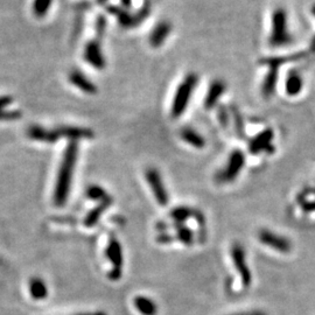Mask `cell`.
I'll use <instances>...</instances> for the list:
<instances>
[{
	"instance_id": "1",
	"label": "cell",
	"mask_w": 315,
	"mask_h": 315,
	"mask_svg": "<svg viewBox=\"0 0 315 315\" xmlns=\"http://www.w3.org/2000/svg\"><path fill=\"white\" fill-rule=\"evenodd\" d=\"M78 156V144L70 141L64 149L62 160H61L59 173L56 177L55 191H54V203L57 207H62L67 203L70 194L71 181H73L75 167H76Z\"/></svg>"
},
{
	"instance_id": "2",
	"label": "cell",
	"mask_w": 315,
	"mask_h": 315,
	"mask_svg": "<svg viewBox=\"0 0 315 315\" xmlns=\"http://www.w3.org/2000/svg\"><path fill=\"white\" fill-rule=\"evenodd\" d=\"M292 42V35L288 28V16L285 9L277 7L271 17V32L268 44L273 48H280Z\"/></svg>"
},
{
	"instance_id": "3",
	"label": "cell",
	"mask_w": 315,
	"mask_h": 315,
	"mask_svg": "<svg viewBox=\"0 0 315 315\" xmlns=\"http://www.w3.org/2000/svg\"><path fill=\"white\" fill-rule=\"evenodd\" d=\"M199 83V75L195 73H189L185 76L175 92L171 107V114L173 118L181 117L187 110L189 102H191L192 94L195 91Z\"/></svg>"
},
{
	"instance_id": "4",
	"label": "cell",
	"mask_w": 315,
	"mask_h": 315,
	"mask_svg": "<svg viewBox=\"0 0 315 315\" xmlns=\"http://www.w3.org/2000/svg\"><path fill=\"white\" fill-rule=\"evenodd\" d=\"M245 164V155L244 153L239 149H235L228 158L227 164L225 166L220 170L215 175V180L218 184H229L232 182L236 178L238 177V174L241 173L242 168L244 167Z\"/></svg>"
},
{
	"instance_id": "5",
	"label": "cell",
	"mask_w": 315,
	"mask_h": 315,
	"mask_svg": "<svg viewBox=\"0 0 315 315\" xmlns=\"http://www.w3.org/2000/svg\"><path fill=\"white\" fill-rule=\"evenodd\" d=\"M105 255L107 259L112 264V268L109 272V278L113 281L119 280L121 278V273H123L124 256L120 243L114 237H111L109 243H107Z\"/></svg>"
},
{
	"instance_id": "6",
	"label": "cell",
	"mask_w": 315,
	"mask_h": 315,
	"mask_svg": "<svg viewBox=\"0 0 315 315\" xmlns=\"http://www.w3.org/2000/svg\"><path fill=\"white\" fill-rule=\"evenodd\" d=\"M145 178L149 187L152 189L153 195H154L155 201L159 203L160 206H166L170 201V196H168L167 189L165 187L163 178L159 173V171L155 168H147L145 172Z\"/></svg>"
},
{
	"instance_id": "7",
	"label": "cell",
	"mask_w": 315,
	"mask_h": 315,
	"mask_svg": "<svg viewBox=\"0 0 315 315\" xmlns=\"http://www.w3.org/2000/svg\"><path fill=\"white\" fill-rule=\"evenodd\" d=\"M231 258L234 260V265L237 270L239 277L242 279L243 285L245 287H249L251 285L252 275L251 271L246 265V258H245V251L243 249L242 245L234 244L231 248Z\"/></svg>"
},
{
	"instance_id": "8",
	"label": "cell",
	"mask_w": 315,
	"mask_h": 315,
	"mask_svg": "<svg viewBox=\"0 0 315 315\" xmlns=\"http://www.w3.org/2000/svg\"><path fill=\"white\" fill-rule=\"evenodd\" d=\"M258 239L268 248L277 250L279 252L287 253L292 250V243L289 242V239L270 230H260L258 232Z\"/></svg>"
},
{
	"instance_id": "9",
	"label": "cell",
	"mask_w": 315,
	"mask_h": 315,
	"mask_svg": "<svg viewBox=\"0 0 315 315\" xmlns=\"http://www.w3.org/2000/svg\"><path fill=\"white\" fill-rule=\"evenodd\" d=\"M84 59L89 64H91L92 67L96 68V69H104L106 62L102 52L101 40L95 39V40L88 42L84 49Z\"/></svg>"
},
{
	"instance_id": "10",
	"label": "cell",
	"mask_w": 315,
	"mask_h": 315,
	"mask_svg": "<svg viewBox=\"0 0 315 315\" xmlns=\"http://www.w3.org/2000/svg\"><path fill=\"white\" fill-rule=\"evenodd\" d=\"M27 135L32 140L46 142V144H55L60 139V135L56 130H48L40 125H32L28 127Z\"/></svg>"
},
{
	"instance_id": "11",
	"label": "cell",
	"mask_w": 315,
	"mask_h": 315,
	"mask_svg": "<svg viewBox=\"0 0 315 315\" xmlns=\"http://www.w3.org/2000/svg\"><path fill=\"white\" fill-rule=\"evenodd\" d=\"M60 137H64L69 139L70 141H77L80 139H90L94 137V132L90 128L80 127V126H69V125H63L55 128Z\"/></svg>"
},
{
	"instance_id": "12",
	"label": "cell",
	"mask_w": 315,
	"mask_h": 315,
	"mask_svg": "<svg viewBox=\"0 0 315 315\" xmlns=\"http://www.w3.org/2000/svg\"><path fill=\"white\" fill-rule=\"evenodd\" d=\"M69 82L71 84H74L75 87L80 89L85 94H96L97 92V87L94 82L89 80L87 77V75L84 73H82L81 70L74 69L70 71L69 74Z\"/></svg>"
},
{
	"instance_id": "13",
	"label": "cell",
	"mask_w": 315,
	"mask_h": 315,
	"mask_svg": "<svg viewBox=\"0 0 315 315\" xmlns=\"http://www.w3.org/2000/svg\"><path fill=\"white\" fill-rule=\"evenodd\" d=\"M172 32V24L170 21L163 20L160 21L156 26L153 28V31L149 34V44L152 47L158 48L167 40Z\"/></svg>"
},
{
	"instance_id": "14",
	"label": "cell",
	"mask_w": 315,
	"mask_h": 315,
	"mask_svg": "<svg viewBox=\"0 0 315 315\" xmlns=\"http://www.w3.org/2000/svg\"><path fill=\"white\" fill-rule=\"evenodd\" d=\"M225 89H227V85H225L223 81L215 80L211 82L208 92H207V97L205 99L206 109H211V107H214L217 104L222 95L225 92Z\"/></svg>"
},
{
	"instance_id": "15",
	"label": "cell",
	"mask_w": 315,
	"mask_h": 315,
	"mask_svg": "<svg viewBox=\"0 0 315 315\" xmlns=\"http://www.w3.org/2000/svg\"><path fill=\"white\" fill-rule=\"evenodd\" d=\"M272 139H273V131L271 128H267L263 132H260L258 135H256L255 138L252 139L251 142H250V151H251L253 154L256 153H260L264 149H266L267 147H270L272 144Z\"/></svg>"
},
{
	"instance_id": "16",
	"label": "cell",
	"mask_w": 315,
	"mask_h": 315,
	"mask_svg": "<svg viewBox=\"0 0 315 315\" xmlns=\"http://www.w3.org/2000/svg\"><path fill=\"white\" fill-rule=\"evenodd\" d=\"M303 89V80L301 75L296 71H289L285 80V91L291 97L298 96Z\"/></svg>"
},
{
	"instance_id": "17",
	"label": "cell",
	"mask_w": 315,
	"mask_h": 315,
	"mask_svg": "<svg viewBox=\"0 0 315 315\" xmlns=\"http://www.w3.org/2000/svg\"><path fill=\"white\" fill-rule=\"evenodd\" d=\"M180 137L188 145L195 148H203L206 146V139L192 127H184L180 131Z\"/></svg>"
},
{
	"instance_id": "18",
	"label": "cell",
	"mask_w": 315,
	"mask_h": 315,
	"mask_svg": "<svg viewBox=\"0 0 315 315\" xmlns=\"http://www.w3.org/2000/svg\"><path fill=\"white\" fill-rule=\"evenodd\" d=\"M111 205H112V198H111V196L105 199L104 201L99 202V205L96 207L95 209H92L90 213L87 215V217H85V220H84L85 227L87 228L94 227V225L98 222L99 218H101L102 215L105 213V210L109 208Z\"/></svg>"
},
{
	"instance_id": "19",
	"label": "cell",
	"mask_w": 315,
	"mask_h": 315,
	"mask_svg": "<svg viewBox=\"0 0 315 315\" xmlns=\"http://www.w3.org/2000/svg\"><path fill=\"white\" fill-rule=\"evenodd\" d=\"M135 309L141 315H156L158 306L151 298L144 295L135 296L133 300Z\"/></svg>"
},
{
	"instance_id": "20",
	"label": "cell",
	"mask_w": 315,
	"mask_h": 315,
	"mask_svg": "<svg viewBox=\"0 0 315 315\" xmlns=\"http://www.w3.org/2000/svg\"><path fill=\"white\" fill-rule=\"evenodd\" d=\"M13 103V98L10 96H3L0 97V120H16L23 117V113L19 110L5 111L9 105Z\"/></svg>"
},
{
	"instance_id": "21",
	"label": "cell",
	"mask_w": 315,
	"mask_h": 315,
	"mask_svg": "<svg viewBox=\"0 0 315 315\" xmlns=\"http://www.w3.org/2000/svg\"><path fill=\"white\" fill-rule=\"evenodd\" d=\"M30 293L35 300H44L48 296V287L41 278H33L30 281Z\"/></svg>"
},
{
	"instance_id": "22",
	"label": "cell",
	"mask_w": 315,
	"mask_h": 315,
	"mask_svg": "<svg viewBox=\"0 0 315 315\" xmlns=\"http://www.w3.org/2000/svg\"><path fill=\"white\" fill-rule=\"evenodd\" d=\"M107 11L111 14H113L114 17H117L118 21L123 27H133L135 26L134 23V17L131 16L130 13L126 12V11L119 9L117 6H109L107 7Z\"/></svg>"
},
{
	"instance_id": "23",
	"label": "cell",
	"mask_w": 315,
	"mask_h": 315,
	"mask_svg": "<svg viewBox=\"0 0 315 315\" xmlns=\"http://www.w3.org/2000/svg\"><path fill=\"white\" fill-rule=\"evenodd\" d=\"M194 214L195 211H193L191 208H188V207H178V208L172 210L171 217L173 218L177 223L181 224L182 222L188 220V218L192 217Z\"/></svg>"
},
{
	"instance_id": "24",
	"label": "cell",
	"mask_w": 315,
	"mask_h": 315,
	"mask_svg": "<svg viewBox=\"0 0 315 315\" xmlns=\"http://www.w3.org/2000/svg\"><path fill=\"white\" fill-rule=\"evenodd\" d=\"M52 3L53 0H34L33 6H32L34 16L38 18H44L51 9Z\"/></svg>"
},
{
	"instance_id": "25",
	"label": "cell",
	"mask_w": 315,
	"mask_h": 315,
	"mask_svg": "<svg viewBox=\"0 0 315 315\" xmlns=\"http://www.w3.org/2000/svg\"><path fill=\"white\" fill-rule=\"evenodd\" d=\"M87 196L90 200H95V201H104L105 199L109 198L107 193L103 189L101 186L97 185H92L90 187H88L87 189Z\"/></svg>"
},
{
	"instance_id": "26",
	"label": "cell",
	"mask_w": 315,
	"mask_h": 315,
	"mask_svg": "<svg viewBox=\"0 0 315 315\" xmlns=\"http://www.w3.org/2000/svg\"><path fill=\"white\" fill-rule=\"evenodd\" d=\"M177 238L180 241L181 243H184L186 245H191L193 243V232L191 229L184 227V225L179 224L177 228Z\"/></svg>"
},
{
	"instance_id": "27",
	"label": "cell",
	"mask_w": 315,
	"mask_h": 315,
	"mask_svg": "<svg viewBox=\"0 0 315 315\" xmlns=\"http://www.w3.org/2000/svg\"><path fill=\"white\" fill-rule=\"evenodd\" d=\"M96 35H97V39L99 40V38H102L105 33L106 30V19L104 16H98L97 19H96Z\"/></svg>"
},
{
	"instance_id": "28",
	"label": "cell",
	"mask_w": 315,
	"mask_h": 315,
	"mask_svg": "<svg viewBox=\"0 0 315 315\" xmlns=\"http://www.w3.org/2000/svg\"><path fill=\"white\" fill-rule=\"evenodd\" d=\"M218 118H220L221 124H223L224 126L228 124V114L223 107H220V110H218Z\"/></svg>"
},
{
	"instance_id": "29",
	"label": "cell",
	"mask_w": 315,
	"mask_h": 315,
	"mask_svg": "<svg viewBox=\"0 0 315 315\" xmlns=\"http://www.w3.org/2000/svg\"><path fill=\"white\" fill-rule=\"evenodd\" d=\"M158 241L161 242V243H170L173 241V238L170 237V235H163L161 237L158 238Z\"/></svg>"
},
{
	"instance_id": "30",
	"label": "cell",
	"mask_w": 315,
	"mask_h": 315,
	"mask_svg": "<svg viewBox=\"0 0 315 315\" xmlns=\"http://www.w3.org/2000/svg\"><path fill=\"white\" fill-rule=\"evenodd\" d=\"M302 209H303V211H313V210H315V201L307 203V205L303 206Z\"/></svg>"
},
{
	"instance_id": "31",
	"label": "cell",
	"mask_w": 315,
	"mask_h": 315,
	"mask_svg": "<svg viewBox=\"0 0 315 315\" xmlns=\"http://www.w3.org/2000/svg\"><path fill=\"white\" fill-rule=\"evenodd\" d=\"M75 315H107L105 312H85V313H78Z\"/></svg>"
},
{
	"instance_id": "32",
	"label": "cell",
	"mask_w": 315,
	"mask_h": 315,
	"mask_svg": "<svg viewBox=\"0 0 315 315\" xmlns=\"http://www.w3.org/2000/svg\"><path fill=\"white\" fill-rule=\"evenodd\" d=\"M131 2L132 0H121V3H123L125 7H131Z\"/></svg>"
},
{
	"instance_id": "33",
	"label": "cell",
	"mask_w": 315,
	"mask_h": 315,
	"mask_svg": "<svg viewBox=\"0 0 315 315\" xmlns=\"http://www.w3.org/2000/svg\"><path fill=\"white\" fill-rule=\"evenodd\" d=\"M249 315H266V314L263 312H250Z\"/></svg>"
},
{
	"instance_id": "34",
	"label": "cell",
	"mask_w": 315,
	"mask_h": 315,
	"mask_svg": "<svg viewBox=\"0 0 315 315\" xmlns=\"http://www.w3.org/2000/svg\"><path fill=\"white\" fill-rule=\"evenodd\" d=\"M230 315H249V313H236V314H230Z\"/></svg>"
},
{
	"instance_id": "35",
	"label": "cell",
	"mask_w": 315,
	"mask_h": 315,
	"mask_svg": "<svg viewBox=\"0 0 315 315\" xmlns=\"http://www.w3.org/2000/svg\"><path fill=\"white\" fill-rule=\"evenodd\" d=\"M107 0H97V3L98 4H104V3H106Z\"/></svg>"
},
{
	"instance_id": "36",
	"label": "cell",
	"mask_w": 315,
	"mask_h": 315,
	"mask_svg": "<svg viewBox=\"0 0 315 315\" xmlns=\"http://www.w3.org/2000/svg\"><path fill=\"white\" fill-rule=\"evenodd\" d=\"M312 13H313V16L315 17V6L313 7V10H312Z\"/></svg>"
}]
</instances>
